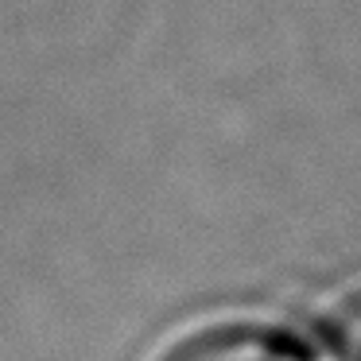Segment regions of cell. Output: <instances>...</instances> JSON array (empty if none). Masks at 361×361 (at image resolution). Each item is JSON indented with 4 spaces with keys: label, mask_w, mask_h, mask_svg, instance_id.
Here are the masks:
<instances>
[{
    "label": "cell",
    "mask_w": 361,
    "mask_h": 361,
    "mask_svg": "<svg viewBox=\"0 0 361 361\" xmlns=\"http://www.w3.org/2000/svg\"><path fill=\"white\" fill-rule=\"evenodd\" d=\"M156 361H303L280 334L252 322H218L179 338Z\"/></svg>",
    "instance_id": "cell-1"
},
{
    "label": "cell",
    "mask_w": 361,
    "mask_h": 361,
    "mask_svg": "<svg viewBox=\"0 0 361 361\" xmlns=\"http://www.w3.org/2000/svg\"><path fill=\"white\" fill-rule=\"evenodd\" d=\"M326 357L330 361H361V291L338 303L326 326Z\"/></svg>",
    "instance_id": "cell-2"
}]
</instances>
